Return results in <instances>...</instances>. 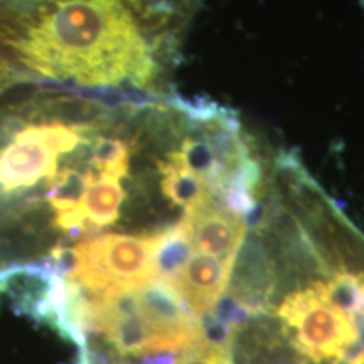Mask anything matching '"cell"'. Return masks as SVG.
Wrapping results in <instances>:
<instances>
[{
  "label": "cell",
  "instance_id": "2",
  "mask_svg": "<svg viewBox=\"0 0 364 364\" xmlns=\"http://www.w3.org/2000/svg\"><path fill=\"white\" fill-rule=\"evenodd\" d=\"M277 316L294 332L297 351L314 363H338L356 339L353 317L327 302L318 280L287 295Z\"/></svg>",
  "mask_w": 364,
  "mask_h": 364
},
{
  "label": "cell",
  "instance_id": "3",
  "mask_svg": "<svg viewBox=\"0 0 364 364\" xmlns=\"http://www.w3.org/2000/svg\"><path fill=\"white\" fill-rule=\"evenodd\" d=\"M233 265L213 255L194 252L169 285L199 318L203 314L215 311L218 300L226 294Z\"/></svg>",
  "mask_w": 364,
  "mask_h": 364
},
{
  "label": "cell",
  "instance_id": "1",
  "mask_svg": "<svg viewBox=\"0 0 364 364\" xmlns=\"http://www.w3.org/2000/svg\"><path fill=\"white\" fill-rule=\"evenodd\" d=\"M201 0H0V68L14 83L115 100L167 98Z\"/></svg>",
  "mask_w": 364,
  "mask_h": 364
}]
</instances>
